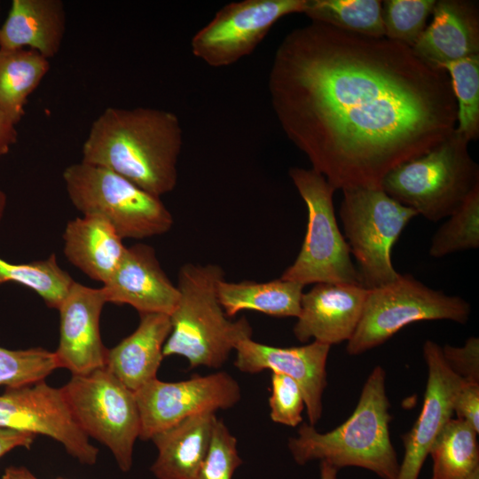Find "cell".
<instances>
[{
    "label": "cell",
    "instance_id": "obj_20",
    "mask_svg": "<svg viewBox=\"0 0 479 479\" xmlns=\"http://www.w3.org/2000/svg\"><path fill=\"white\" fill-rule=\"evenodd\" d=\"M136 330L108 349L106 368L133 392L156 378L164 357L163 347L171 332L170 318L140 313Z\"/></svg>",
    "mask_w": 479,
    "mask_h": 479
},
{
    "label": "cell",
    "instance_id": "obj_9",
    "mask_svg": "<svg viewBox=\"0 0 479 479\" xmlns=\"http://www.w3.org/2000/svg\"><path fill=\"white\" fill-rule=\"evenodd\" d=\"M471 307L463 298L435 290L410 274L368 289L359 323L347 353L359 355L387 342L403 327L423 320L466 324Z\"/></svg>",
    "mask_w": 479,
    "mask_h": 479
},
{
    "label": "cell",
    "instance_id": "obj_37",
    "mask_svg": "<svg viewBox=\"0 0 479 479\" xmlns=\"http://www.w3.org/2000/svg\"><path fill=\"white\" fill-rule=\"evenodd\" d=\"M35 435L0 428V459L17 447L30 449Z\"/></svg>",
    "mask_w": 479,
    "mask_h": 479
},
{
    "label": "cell",
    "instance_id": "obj_14",
    "mask_svg": "<svg viewBox=\"0 0 479 479\" xmlns=\"http://www.w3.org/2000/svg\"><path fill=\"white\" fill-rule=\"evenodd\" d=\"M423 356L428 375L422 408L411 430L402 436L404 452L396 479L419 478L435 440L452 418L454 397L464 381L449 367L435 342H425Z\"/></svg>",
    "mask_w": 479,
    "mask_h": 479
},
{
    "label": "cell",
    "instance_id": "obj_3",
    "mask_svg": "<svg viewBox=\"0 0 479 479\" xmlns=\"http://www.w3.org/2000/svg\"><path fill=\"white\" fill-rule=\"evenodd\" d=\"M385 379L384 369L375 366L363 386L354 412L334 429L320 433L310 424H302L297 436L290 437L287 444L294 461L299 465L325 461L338 470L357 467L381 479H396L399 462L389 436L392 417Z\"/></svg>",
    "mask_w": 479,
    "mask_h": 479
},
{
    "label": "cell",
    "instance_id": "obj_30",
    "mask_svg": "<svg viewBox=\"0 0 479 479\" xmlns=\"http://www.w3.org/2000/svg\"><path fill=\"white\" fill-rule=\"evenodd\" d=\"M434 234L429 255L440 258L479 247V185Z\"/></svg>",
    "mask_w": 479,
    "mask_h": 479
},
{
    "label": "cell",
    "instance_id": "obj_5",
    "mask_svg": "<svg viewBox=\"0 0 479 479\" xmlns=\"http://www.w3.org/2000/svg\"><path fill=\"white\" fill-rule=\"evenodd\" d=\"M468 143L454 130L427 153L390 170L381 188L430 221L448 217L479 185V168Z\"/></svg>",
    "mask_w": 479,
    "mask_h": 479
},
{
    "label": "cell",
    "instance_id": "obj_13",
    "mask_svg": "<svg viewBox=\"0 0 479 479\" xmlns=\"http://www.w3.org/2000/svg\"><path fill=\"white\" fill-rule=\"evenodd\" d=\"M0 428L47 436L80 463L97 462L98 450L75 422L61 389L44 381L0 395Z\"/></svg>",
    "mask_w": 479,
    "mask_h": 479
},
{
    "label": "cell",
    "instance_id": "obj_29",
    "mask_svg": "<svg viewBox=\"0 0 479 479\" xmlns=\"http://www.w3.org/2000/svg\"><path fill=\"white\" fill-rule=\"evenodd\" d=\"M451 79L457 102L455 130L469 142L479 136V54L438 66Z\"/></svg>",
    "mask_w": 479,
    "mask_h": 479
},
{
    "label": "cell",
    "instance_id": "obj_33",
    "mask_svg": "<svg viewBox=\"0 0 479 479\" xmlns=\"http://www.w3.org/2000/svg\"><path fill=\"white\" fill-rule=\"evenodd\" d=\"M241 464L236 437L224 421L216 418L209 448L196 479H232Z\"/></svg>",
    "mask_w": 479,
    "mask_h": 479
},
{
    "label": "cell",
    "instance_id": "obj_12",
    "mask_svg": "<svg viewBox=\"0 0 479 479\" xmlns=\"http://www.w3.org/2000/svg\"><path fill=\"white\" fill-rule=\"evenodd\" d=\"M134 393L142 440H151L189 417L232 408L241 397L238 381L226 372L197 374L174 382L155 378Z\"/></svg>",
    "mask_w": 479,
    "mask_h": 479
},
{
    "label": "cell",
    "instance_id": "obj_42",
    "mask_svg": "<svg viewBox=\"0 0 479 479\" xmlns=\"http://www.w3.org/2000/svg\"><path fill=\"white\" fill-rule=\"evenodd\" d=\"M467 479H479V469L475 471Z\"/></svg>",
    "mask_w": 479,
    "mask_h": 479
},
{
    "label": "cell",
    "instance_id": "obj_15",
    "mask_svg": "<svg viewBox=\"0 0 479 479\" xmlns=\"http://www.w3.org/2000/svg\"><path fill=\"white\" fill-rule=\"evenodd\" d=\"M330 348L316 341L298 347H275L246 338L235 347L234 365L244 373L271 370L292 378L302 389L310 424L314 426L322 415Z\"/></svg>",
    "mask_w": 479,
    "mask_h": 479
},
{
    "label": "cell",
    "instance_id": "obj_41",
    "mask_svg": "<svg viewBox=\"0 0 479 479\" xmlns=\"http://www.w3.org/2000/svg\"><path fill=\"white\" fill-rule=\"evenodd\" d=\"M6 207V195L5 193L0 189V222L3 218L4 210Z\"/></svg>",
    "mask_w": 479,
    "mask_h": 479
},
{
    "label": "cell",
    "instance_id": "obj_17",
    "mask_svg": "<svg viewBox=\"0 0 479 479\" xmlns=\"http://www.w3.org/2000/svg\"><path fill=\"white\" fill-rule=\"evenodd\" d=\"M106 302L128 304L140 313L170 315L179 291L167 276L153 247L135 244L124 255L110 279L102 286Z\"/></svg>",
    "mask_w": 479,
    "mask_h": 479
},
{
    "label": "cell",
    "instance_id": "obj_19",
    "mask_svg": "<svg viewBox=\"0 0 479 479\" xmlns=\"http://www.w3.org/2000/svg\"><path fill=\"white\" fill-rule=\"evenodd\" d=\"M433 20L412 47L425 61L438 67L479 54V17L475 3L436 2Z\"/></svg>",
    "mask_w": 479,
    "mask_h": 479
},
{
    "label": "cell",
    "instance_id": "obj_23",
    "mask_svg": "<svg viewBox=\"0 0 479 479\" xmlns=\"http://www.w3.org/2000/svg\"><path fill=\"white\" fill-rule=\"evenodd\" d=\"M64 255L90 279L105 284L121 262L126 247L106 221L94 217L70 220L63 233Z\"/></svg>",
    "mask_w": 479,
    "mask_h": 479
},
{
    "label": "cell",
    "instance_id": "obj_2",
    "mask_svg": "<svg viewBox=\"0 0 479 479\" xmlns=\"http://www.w3.org/2000/svg\"><path fill=\"white\" fill-rule=\"evenodd\" d=\"M183 130L177 116L150 108H106L92 122L81 161L109 169L152 195L173 191Z\"/></svg>",
    "mask_w": 479,
    "mask_h": 479
},
{
    "label": "cell",
    "instance_id": "obj_11",
    "mask_svg": "<svg viewBox=\"0 0 479 479\" xmlns=\"http://www.w3.org/2000/svg\"><path fill=\"white\" fill-rule=\"evenodd\" d=\"M308 0L232 2L195 33L192 54L213 67H228L251 54L284 16L303 12Z\"/></svg>",
    "mask_w": 479,
    "mask_h": 479
},
{
    "label": "cell",
    "instance_id": "obj_38",
    "mask_svg": "<svg viewBox=\"0 0 479 479\" xmlns=\"http://www.w3.org/2000/svg\"><path fill=\"white\" fill-rule=\"evenodd\" d=\"M17 139L16 124L0 109V157L10 151Z\"/></svg>",
    "mask_w": 479,
    "mask_h": 479
},
{
    "label": "cell",
    "instance_id": "obj_40",
    "mask_svg": "<svg viewBox=\"0 0 479 479\" xmlns=\"http://www.w3.org/2000/svg\"><path fill=\"white\" fill-rule=\"evenodd\" d=\"M338 469L327 462H320V479H337Z\"/></svg>",
    "mask_w": 479,
    "mask_h": 479
},
{
    "label": "cell",
    "instance_id": "obj_21",
    "mask_svg": "<svg viewBox=\"0 0 479 479\" xmlns=\"http://www.w3.org/2000/svg\"><path fill=\"white\" fill-rule=\"evenodd\" d=\"M66 30L61 0H13L0 27V48L28 49L46 59L58 54Z\"/></svg>",
    "mask_w": 479,
    "mask_h": 479
},
{
    "label": "cell",
    "instance_id": "obj_39",
    "mask_svg": "<svg viewBox=\"0 0 479 479\" xmlns=\"http://www.w3.org/2000/svg\"><path fill=\"white\" fill-rule=\"evenodd\" d=\"M0 479H38L25 467L10 466L5 468Z\"/></svg>",
    "mask_w": 479,
    "mask_h": 479
},
{
    "label": "cell",
    "instance_id": "obj_43",
    "mask_svg": "<svg viewBox=\"0 0 479 479\" xmlns=\"http://www.w3.org/2000/svg\"><path fill=\"white\" fill-rule=\"evenodd\" d=\"M57 479H67V478H64V477H60V476H59V477H58Z\"/></svg>",
    "mask_w": 479,
    "mask_h": 479
},
{
    "label": "cell",
    "instance_id": "obj_1",
    "mask_svg": "<svg viewBox=\"0 0 479 479\" xmlns=\"http://www.w3.org/2000/svg\"><path fill=\"white\" fill-rule=\"evenodd\" d=\"M287 138L335 190L384 177L441 144L457 125L447 72L387 37L325 23L290 31L268 77Z\"/></svg>",
    "mask_w": 479,
    "mask_h": 479
},
{
    "label": "cell",
    "instance_id": "obj_36",
    "mask_svg": "<svg viewBox=\"0 0 479 479\" xmlns=\"http://www.w3.org/2000/svg\"><path fill=\"white\" fill-rule=\"evenodd\" d=\"M479 432V383L463 381L453 400V413Z\"/></svg>",
    "mask_w": 479,
    "mask_h": 479
},
{
    "label": "cell",
    "instance_id": "obj_6",
    "mask_svg": "<svg viewBox=\"0 0 479 479\" xmlns=\"http://www.w3.org/2000/svg\"><path fill=\"white\" fill-rule=\"evenodd\" d=\"M62 177L74 207L108 223L122 240L161 235L173 225L161 198L109 169L80 161L67 167Z\"/></svg>",
    "mask_w": 479,
    "mask_h": 479
},
{
    "label": "cell",
    "instance_id": "obj_26",
    "mask_svg": "<svg viewBox=\"0 0 479 479\" xmlns=\"http://www.w3.org/2000/svg\"><path fill=\"white\" fill-rule=\"evenodd\" d=\"M478 433L460 419H450L435 440L431 479H467L479 469Z\"/></svg>",
    "mask_w": 479,
    "mask_h": 479
},
{
    "label": "cell",
    "instance_id": "obj_31",
    "mask_svg": "<svg viewBox=\"0 0 479 479\" xmlns=\"http://www.w3.org/2000/svg\"><path fill=\"white\" fill-rule=\"evenodd\" d=\"M58 368L55 353L43 348L8 349L0 347V386L6 389L44 381Z\"/></svg>",
    "mask_w": 479,
    "mask_h": 479
},
{
    "label": "cell",
    "instance_id": "obj_25",
    "mask_svg": "<svg viewBox=\"0 0 479 479\" xmlns=\"http://www.w3.org/2000/svg\"><path fill=\"white\" fill-rule=\"evenodd\" d=\"M49 69L48 59L34 50L0 48V109L16 125Z\"/></svg>",
    "mask_w": 479,
    "mask_h": 479
},
{
    "label": "cell",
    "instance_id": "obj_32",
    "mask_svg": "<svg viewBox=\"0 0 479 479\" xmlns=\"http://www.w3.org/2000/svg\"><path fill=\"white\" fill-rule=\"evenodd\" d=\"M436 0H385L381 13L385 37L411 48L417 43L432 14Z\"/></svg>",
    "mask_w": 479,
    "mask_h": 479
},
{
    "label": "cell",
    "instance_id": "obj_28",
    "mask_svg": "<svg viewBox=\"0 0 479 479\" xmlns=\"http://www.w3.org/2000/svg\"><path fill=\"white\" fill-rule=\"evenodd\" d=\"M7 282L35 291L48 307L58 310L75 280L51 254L45 259L26 263H12L0 257V286Z\"/></svg>",
    "mask_w": 479,
    "mask_h": 479
},
{
    "label": "cell",
    "instance_id": "obj_18",
    "mask_svg": "<svg viewBox=\"0 0 479 479\" xmlns=\"http://www.w3.org/2000/svg\"><path fill=\"white\" fill-rule=\"evenodd\" d=\"M368 289L360 285L318 283L301 300L293 328L296 339L332 346L349 341L359 323Z\"/></svg>",
    "mask_w": 479,
    "mask_h": 479
},
{
    "label": "cell",
    "instance_id": "obj_34",
    "mask_svg": "<svg viewBox=\"0 0 479 479\" xmlns=\"http://www.w3.org/2000/svg\"><path fill=\"white\" fill-rule=\"evenodd\" d=\"M270 416L272 421L296 427L302 421V412L305 407L300 386L290 377L271 373Z\"/></svg>",
    "mask_w": 479,
    "mask_h": 479
},
{
    "label": "cell",
    "instance_id": "obj_4",
    "mask_svg": "<svg viewBox=\"0 0 479 479\" xmlns=\"http://www.w3.org/2000/svg\"><path fill=\"white\" fill-rule=\"evenodd\" d=\"M223 279L224 270L216 264L188 263L180 268L179 299L169 315L171 332L164 357H184L190 368H220L240 341L252 338L247 319L232 320L221 306L217 287Z\"/></svg>",
    "mask_w": 479,
    "mask_h": 479
},
{
    "label": "cell",
    "instance_id": "obj_8",
    "mask_svg": "<svg viewBox=\"0 0 479 479\" xmlns=\"http://www.w3.org/2000/svg\"><path fill=\"white\" fill-rule=\"evenodd\" d=\"M340 207L345 240L357 263L360 284L373 289L397 279L392 263L395 243L418 214L399 203L381 188L342 191Z\"/></svg>",
    "mask_w": 479,
    "mask_h": 479
},
{
    "label": "cell",
    "instance_id": "obj_24",
    "mask_svg": "<svg viewBox=\"0 0 479 479\" xmlns=\"http://www.w3.org/2000/svg\"><path fill=\"white\" fill-rule=\"evenodd\" d=\"M304 286L282 279L266 282L242 280L218 284L217 296L227 317L242 310H254L270 316L297 318Z\"/></svg>",
    "mask_w": 479,
    "mask_h": 479
},
{
    "label": "cell",
    "instance_id": "obj_22",
    "mask_svg": "<svg viewBox=\"0 0 479 479\" xmlns=\"http://www.w3.org/2000/svg\"><path fill=\"white\" fill-rule=\"evenodd\" d=\"M213 412L189 417L155 434L151 440L158 450L151 471L157 479H196L209 448Z\"/></svg>",
    "mask_w": 479,
    "mask_h": 479
},
{
    "label": "cell",
    "instance_id": "obj_27",
    "mask_svg": "<svg viewBox=\"0 0 479 479\" xmlns=\"http://www.w3.org/2000/svg\"><path fill=\"white\" fill-rule=\"evenodd\" d=\"M380 0H308L304 13L311 20L350 33L385 36Z\"/></svg>",
    "mask_w": 479,
    "mask_h": 479
},
{
    "label": "cell",
    "instance_id": "obj_16",
    "mask_svg": "<svg viewBox=\"0 0 479 479\" xmlns=\"http://www.w3.org/2000/svg\"><path fill=\"white\" fill-rule=\"evenodd\" d=\"M106 303L102 288L74 282L58 310L59 340L54 351L59 368L83 375L106 366L107 350L99 319Z\"/></svg>",
    "mask_w": 479,
    "mask_h": 479
},
{
    "label": "cell",
    "instance_id": "obj_10",
    "mask_svg": "<svg viewBox=\"0 0 479 479\" xmlns=\"http://www.w3.org/2000/svg\"><path fill=\"white\" fill-rule=\"evenodd\" d=\"M60 389L83 433L106 446L122 472L130 471L140 433L135 393L106 367L72 375Z\"/></svg>",
    "mask_w": 479,
    "mask_h": 479
},
{
    "label": "cell",
    "instance_id": "obj_35",
    "mask_svg": "<svg viewBox=\"0 0 479 479\" xmlns=\"http://www.w3.org/2000/svg\"><path fill=\"white\" fill-rule=\"evenodd\" d=\"M444 360L449 367L461 379L479 383V339L469 337L463 347L449 344L442 348Z\"/></svg>",
    "mask_w": 479,
    "mask_h": 479
},
{
    "label": "cell",
    "instance_id": "obj_7",
    "mask_svg": "<svg viewBox=\"0 0 479 479\" xmlns=\"http://www.w3.org/2000/svg\"><path fill=\"white\" fill-rule=\"evenodd\" d=\"M289 177L308 211L306 234L294 263L280 279L303 286L318 283L360 285L349 245L334 208L335 189L313 169L293 167Z\"/></svg>",
    "mask_w": 479,
    "mask_h": 479
}]
</instances>
